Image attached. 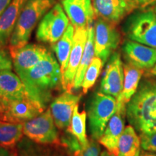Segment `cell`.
Returning <instances> with one entry per match:
<instances>
[{
    "instance_id": "cell-23",
    "label": "cell",
    "mask_w": 156,
    "mask_h": 156,
    "mask_svg": "<svg viewBox=\"0 0 156 156\" xmlns=\"http://www.w3.org/2000/svg\"><path fill=\"white\" fill-rule=\"evenodd\" d=\"M75 28L73 25L68 26L63 36L55 44H52V49L55 52L61 69L62 77L67 68L68 61L73 44V38Z\"/></svg>"
},
{
    "instance_id": "cell-19",
    "label": "cell",
    "mask_w": 156,
    "mask_h": 156,
    "mask_svg": "<svg viewBox=\"0 0 156 156\" xmlns=\"http://www.w3.org/2000/svg\"><path fill=\"white\" fill-rule=\"evenodd\" d=\"M0 93L8 100L32 97L19 76L8 69L0 71Z\"/></svg>"
},
{
    "instance_id": "cell-25",
    "label": "cell",
    "mask_w": 156,
    "mask_h": 156,
    "mask_svg": "<svg viewBox=\"0 0 156 156\" xmlns=\"http://www.w3.org/2000/svg\"><path fill=\"white\" fill-rule=\"evenodd\" d=\"M67 133L62 138V142L69 149L72 156H101V149L98 140L91 138L88 145L83 146L75 136L67 132Z\"/></svg>"
},
{
    "instance_id": "cell-16",
    "label": "cell",
    "mask_w": 156,
    "mask_h": 156,
    "mask_svg": "<svg viewBox=\"0 0 156 156\" xmlns=\"http://www.w3.org/2000/svg\"><path fill=\"white\" fill-rule=\"evenodd\" d=\"M62 7L75 28H87L93 23L92 0H62Z\"/></svg>"
},
{
    "instance_id": "cell-30",
    "label": "cell",
    "mask_w": 156,
    "mask_h": 156,
    "mask_svg": "<svg viewBox=\"0 0 156 156\" xmlns=\"http://www.w3.org/2000/svg\"><path fill=\"white\" fill-rule=\"evenodd\" d=\"M131 12L156 5V0H127Z\"/></svg>"
},
{
    "instance_id": "cell-6",
    "label": "cell",
    "mask_w": 156,
    "mask_h": 156,
    "mask_svg": "<svg viewBox=\"0 0 156 156\" xmlns=\"http://www.w3.org/2000/svg\"><path fill=\"white\" fill-rule=\"evenodd\" d=\"M45 106L32 97L8 100L0 98V121L25 123L44 112Z\"/></svg>"
},
{
    "instance_id": "cell-31",
    "label": "cell",
    "mask_w": 156,
    "mask_h": 156,
    "mask_svg": "<svg viewBox=\"0 0 156 156\" xmlns=\"http://www.w3.org/2000/svg\"><path fill=\"white\" fill-rule=\"evenodd\" d=\"M12 69V61L10 54H8L5 49L0 48V71L11 70Z\"/></svg>"
},
{
    "instance_id": "cell-17",
    "label": "cell",
    "mask_w": 156,
    "mask_h": 156,
    "mask_svg": "<svg viewBox=\"0 0 156 156\" xmlns=\"http://www.w3.org/2000/svg\"><path fill=\"white\" fill-rule=\"evenodd\" d=\"M93 10L97 18H101L114 24L132 12L127 0H92Z\"/></svg>"
},
{
    "instance_id": "cell-10",
    "label": "cell",
    "mask_w": 156,
    "mask_h": 156,
    "mask_svg": "<svg viewBox=\"0 0 156 156\" xmlns=\"http://www.w3.org/2000/svg\"><path fill=\"white\" fill-rule=\"evenodd\" d=\"M73 44L69 61L62 77V86L67 92H72L78 67L83 56L87 38V28H75Z\"/></svg>"
},
{
    "instance_id": "cell-14",
    "label": "cell",
    "mask_w": 156,
    "mask_h": 156,
    "mask_svg": "<svg viewBox=\"0 0 156 156\" xmlns=\"http://www.w3.org/2000/svg\"><path fill=\"white\" fill-rule=\"evenodd\" d=\"M126 106L116 104V112L108 121L102 136L98 140L99 143L115 156L118 153L119 140L125 128Z\"/></svg>"
},
{
    "instance_id": "cell-18",
    "label": "cell",
    "mask_w": 156,
    "mask_h": 156,
    "mask_svg": "<svg viewBox=\"0 0 156 156\" xmlns=\"http://www.w3.org/2000/svg\"><path fill=\"white\" fill-rule=\"evenodd\" d=\"M26 0H12L0 15V48L7 46Z\"/></svg>"
},
{
    "instance_id": "cell-29",
    "label": "cell",
    "mask_w": 156,
    "mask_h": 156,
    "mask_svg": "<svg viewBox=\"0 0 156 156\" xmlns=\"http://www.w3.org/2000/svg\"><path fill=\"white\" fill-rule=\"evenodd\" d=\"M142 149L156 153V132L140 135Z\"/></svg>"
},
{
    "instance_id": "cell-36",
    "label": "cell",
    "mask_w": 156,
    "mask_h": 156,
    "mask_svg": "<svg viewBox=\"0 0 156 156\" xmlns=\"http://www.w3.org/2000/svg\"><path fill=\"white\" fill-rule=\"evenodd\" d=\"M149 73L151 75L155 76V77H156V64H155V65L154 66V67L152 68L151 69H150Z\"/></svg>"
},
{
    "instance_id": "cell-34",
    "label": "cell",
    "mask_w": 156,
    "mask_h": 156,
    "mask_svg": "<svg viewBox=\"0 0 156 156\" xmlns=\"http://www.w3.org/2000/svg\"><path fill=\"white\" fill-rule=\"evenodd\" d=\"M0 156H10V153L9 151L0 147Z\"/></svg>"
},
{
    "instance_id": "cell-21",
    "label": "cell",
    "mask_w": 156,
    "mask_h": 156,
    "mask_svg": "<svg viewBox=\"0 0 156 156\" xmlns=\"http://www.w3.org/2000/svg\"><path fill=\"white\" fill-rule=\"evenodd\" d=\"M141 148V140L135 129L126 126L119 140L116 156H139Z\"/></svg>"
},
{
    "instance_id": "cell-24",
    "label": "cell",
    "mask_w": 156,
    "mask_h": 156,
    "mask_svg": "<svg viewBox=\"0 0 156 156\" xmlns=\"http://www.w3.org/2000/svg\"><path fill=\"white\" fill-rule=\"evenodd\" d=\"M23 123L0 121V147L7 151L16 147L23 136Z\"/></svg>"
},
{
    "instance_id": "cell-3",
    "label": "cell",
    "mask_w": 156,
    "mask_h": 156,
    "mask_svg": "<svg viewBox=\"0 0 156 156\" xmlns=\"http://www.w3.org/2000/svg\"><path fill=\"white\" fill-rule=\"evenodd\" d=\"M55 4V0H26L9 40V48L28 44L35 27Z\"/></svg>"
},
{
    "instance_id": "cell-4",
    "label": "cell",
    "mask_w": 156,
    "mask_h": 156,
    "mask_svg": "<svg viewBox=\"0 0 156 156\" xmlns=\"http://www.w3.org/2000/svg\"><path fill=\"white\" fill-rule=\"evenodd\" d=\"M123 32L129 40L156 49V13L153 8L136 9L123 25Z\"/></svg>"
},
{
    "instance_id": "cell-15",
    "label": "cell",
    "mask_w": 156,
    "mask_h": 156,
    "mask_svg": "<svg viewBox=\"0 0 156 156\" xmlns=\"http://www.w3.org/2000/svg\"><path fill=\"white\" fill-rule=\"evenodd\" d=\"M81 95L65 91L58 95L51 104V112L56 127L59 129L67 128L71 122L74 109L78 105Z\"/></svg>"
},
{
    "instance_id": "cell-11",
    "label": "cell",
    "mask_w": 156,
    "mask_h": 156,
    "mask_svg": "<svg viewBox=\"0 0 156 156\" xmlns=\"http://www.w3.org/2000/svg\"><path fill=\"white\" fill-rule=\"evenodd\" d=\"M124 78V64L121 55L118 52H114L107 62L99 91L117 98L123 90Z\"/></svg>"
},
{
    "instance_id": "cell-27",
    "label": "cell",
    "mask_w": 156,
    "mask_h": 156,
    "mask_svg": "<svg viewBox=\"0 0 156 156\" xmlns=\"http://www.w3.org/2000/svg\"><path fill=\"white\" fill-rule=\"evenodd\" d=\"M103 66L104 65H103V61L100 58L97 56L93 58L92 62L86 70L83 83H82L83 93L84 94L87 93V91L95 85Z\"/></svg>"
},
{
    "instance_id": "cell-1",
    "label": "cell",
    "mask_w": 156,
    "mask_h": 156,
    "mask_svg": "<svg viewBox=\"0 0 156 156\" xmlns=\"http://www.w3.org/2000/svg\"><path fill=\"white\" fill-rule=\"evenodd\" d=\"M126 118L136 132H156V82L142 81L126 106Z\"/></svg>"
},
{
    "instance_id": "cell-2",
    "label": "cell",
    "mask_w": 156,
    "mask_h": 156,
    "mask_svg": "<svg viewBox=\"0 0 156 156\" xmlns=\"http://www.w3.org/2000/svg\"><path fill=\"white\" fill-rule=\"evenodd\" d=\"M19 77L31 96L44 106L53 91L62 85L60 65L50 51L36 66Z\"/></svg>"
},
{
    "instance_id": "cell-20",
    "label": "cell",
    "mask_w": 156,
    "mask_h": 156,
    "mask_svg": "<svg viewBox=\"0 0 156 156\" xmlns=\"http://www.w3.org/2000/svg\"><path fill=\"white\" fill-rule=\"evenodd\" d=\"M143 73L144 69L134 67L126 62L124 64V85L122 93L116 98L117 105L126 106L137 90Z\"/></svg>"
},
{
    "instance_id": "cell-5",
    "label": "cell",
    "mask_w": 156,
    "mask_h": 156,
    "mask_svg": "<svg viewBox=\"0 0 156 156\" xmlns=\"http://www.w3.org/2000/svg\"><path fill=\"white\" fill-rule=\"evenodd\" d=\"M116 110V98L100 91L93 93L89 100L87 111L91 138L98 141Z\"/></svg>"
},
{
    "instance_id": "cell-26",
    "label": "cell",
    "mask_w": 156,
    "mask_h": 156,
    "mask_svg": "<svg viewBox=\"0 0 156 156\" xmlns=\"http://www.w3.org/2000/svg\"><path fill=\"white\" fill-rule=\"evenodd\" d=\"M86 112H79L77 105L74 109L70 124L67 128V132L75 136L83 146H86L89 143L86 134Z\"/></svg>"
},
{
    "instance_id": "cell-35",
    "label": "cell",
    "mask_w": 156,
    "mask_h": 156,
    "mask_svg": "<svg viewBox=\"0 0 156 156\" xmlns=\"http://www.w3.org/2000/svg\"><path fill=\"white\" fill-rule=\"evenodd\" d=\"M101 156H115V155H114V154L111 153L110 152L107 151V150H106V151H103L101 152Z\"/></svg>"
},
{
    "instance_id": "cell-37",
    "label": "cell",
    "mask_w": 156,
    "mask_h": 156,
    "mask_svg": "<svg viewBox=\"0 0 156 156\" xmlns=\"http://www.w3.org/2000/svg\"><path fill=\"white\" fill-rule=\"evenodd\" d=\"M154 11H155V13H156V5H155V7H154Z\"/></svg>"
},
{
    "instance_id": "cell-32",
    "label": "cell",
    "mask_w": 156,
    "mask_h": 156,
    "mask_svg": "<svg viewBox=\"0 0 156 156\" xmlns=\"http://www.w3.org/2000/svg\"><path fill=\"white\" fill-rule=\"evenodd\" d=\"M12 1V0H0V15L5 11Z\"/></svg>"
},
{
    "instance_id": "cell-33",
    "label": "cell",
    "mask_w": 156,
    "mask_h": 156,
    "mask_svg": "<svg viewBox=\"0 0 156 156\" xmlns=\"http://www.w3.org/2000/svg\"><path fill=\"white\" fill-rule=\"evenodd\" d=\"M139 156H156V153L151 152V151H145V150L142 149Z\"/></svg>"
},
{
    "instance_id": "cell-13",
    "label": "cell",
    "mask_w": 156,
    "mask_h": 156,
    "mask_svg": "<svg viewBox=\"0 0 156 156\" xmlns=\"http://www.w3.org/2000/svg\"><path fill=\"white\" fill-rule=\"evenodd\" d=\"M126 63L142 69H151L156 64V49L134 41L127 40L122 46Z\"/></svg>"
},
{
    "instance_id": "cell-9",
    "label": "cell",
    "mask_w": 156,
    "mask_h": 156,
    "mask_svg": "<svg viewBox=\"0 0 156 156\" xmlns=\"http://www.w3.org/2000/svg\"><path fill=\"white\" fill-rule=\"evenodd\" d=\"M94 32L95 56L100 58L104 65L120 44V33L115 24L101 18L95 21Z\"/></svg>"
},
{
    "instance_id": "cell-12",
    "label": "cell",
    "mask_w": 156,
    "mask_h": 156,
    "mask_svg": "<svg viewBox=\"0 0 156 156\" xmlns=\"http://www.w3.org/2000/svg\"><path fill=\"white\" fill-rule=\"evenodd\" d=\"M48 52L44 46L37 44H27L19 48H9V54L18 76L36 66Z\"/></svg>"
},
{
    "instance_id": "cell-7",
    "label": "cell",
    "mask_w": 156,
    "mask_h": 156,
    "mask_svg": "<svg viewBox=\"0 0 156 156\" xmlns=\"http://www.w3.org/2000/svg\"><path fill=\"white\" fill-rule=\"evenodd\" d=\"M69 20L60 4L55 5L43 17L36 31V38L46 44H55L62 38L69 25Z\"/></svg>"
},
{
    "instance_id": "cell-22",
    "label": "cell",
    "mask_w": 156,
    "mask_h": 156,
    "mask_svg": "<svg viewBox=\"0 0 156 156\" xmlns=\"http://www.w3.org/2000/svg\"><path fill=\"white\" fill-rule=\"evenodd\" d=\"M94 35V25L93 23L87 26V38L86 44H85L83 56H82L80 63L77 74H76L75 83H74V88L76 90L82 87V83H83L86 70L92 62L93 58L95 57Z\"/></svg>"
},
{
    "instance_id": "cell-28",
    "label": "cell",
    "mask_w": 156,
    "mask_h": 156,
    "mask_svg": "<svg viewBox=\"0 0 156 156\" xmlns=\"http://www.w3.org/2000/svg\"><path fill=\"white\" fill-rule=\"evenodd\" d=\"M9 152L10 156H51L46 154L40 148L25 140L20 142L16 147Z\"/></svg>"
},
{
    "instance_id": "cell-38",
    "label": "cell",
    "mask_w": 156,
    "mask_h": 156,
    "mask_svg": "<svg viewBox=\"0 0 156 156\" xmlns=\"http://www.w3.org/2000/svg\"><path fill=\"white\" fill-rule=\"evenodd\" d=\"M2 97V95H1V93H0V98H1Z\"/></svg>"
},
{
    "instance_id": "cell-8",
    "label": "cell",
    "mask_w": 156,
    "mask_h": 156,
    "mask_svg": "<svg viewBox=\"0 0 156 156\" xmlns=\"http://www.w3.org/2000/svg\"><path fill=\"white\" fill-rule=\"evenodd\" d=\"M51 109L23 123V134L37 144H59L60 140Z\"/></svg>"
}]
</instances>
